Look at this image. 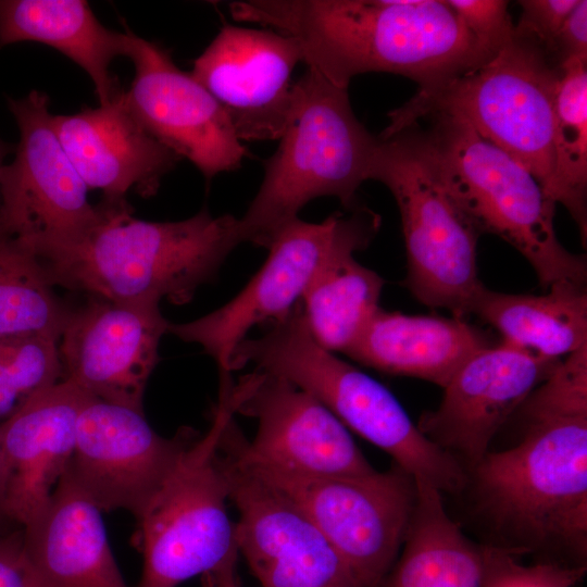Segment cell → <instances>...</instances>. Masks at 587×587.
<instances>
[{
    "label": "cell",
    "instance_id": "cell-1",
    "mask_svg": "<svg viewBox=\"0 0 587 587\" xmlns=\"http://www.w3.org/2000/svg\"><path fill=\"white\" fill-rule=\"evenodd\" d=\"M513 416L520 439L467 473L494 545L586 566L587 346L565 357Z\"/></svg>",
    "mask_w": 587,
    "mask_h": 587
},
{
    "label": "cell",
    "instance_id": "cell-2",
    "mask_svg": "<svg viewBox=\"0 0 587 587\" xmlns=\"http://www.w3.org/2000/svg\"><path fill=\"white\" fill-rule=\"evenodd\" d=\"M229 10L295 38L308 67L346 89L357 75L385 72L429 91L494 54L446 0H247Z\"/></svg>",
    "mask_w": 587,
    "mask_h": 587
},
{
    "label": "cell",
    "instance_id": "cell-3",
    "mask_svg": "<svg viewBox=\"0 0 587 587\" xmlns=\"http://www.w3.org/2000/svg\"><path fill=\"white\" fill-rule=\"evenodd\" d=\"M97 220L66 240L32 250L52 286L114 302H189L241 243L239 218L207 209L176 222L135 217L126 199H104Z\"/></svg>",
    "mask_w": 587,
    "mask_h": 587
},
{
    "label": "cell",
    "instance_id": "cell-4",
    "mask_svg": "<svg viewBox=\"0 0 587 587\" xmlns=\"http://www.w3.org/2000/svg\"><path fill=\"white\" fill-rule=\"evenodd\" d=\"M280 376L312 395L348 429L375 445L415 479L441 494L467 484L463 465L419 429L380 383L323 348L310 333L301 301L257 338L234 350L230 372L247 364Z\"/></svg>",
    "mask_w": 587,
    "mask_h": 587
},
{
    "label": "cell",
    "instance_id": "cell-5",
    "mask_svg": "<svg viewBox=\"0 0 587 587\" xmlns=\"http://www.w3.org/2000/svg\"><path fill=\"white\" fill-rule=\"evenodd\" d=\"M279 140L255 197L239 218L242 242L267 248L316 198L335 197L346 209H354L378 141L354 115L348 89L309 67L294 84L291 112Z\"/></svg>",
    "mask_w": 587,
    "mask_h": 587
},
{
    "label": "cell",
    "instance_id": "cell-6",
    "mask_svg": "<svg viewBox=\"0 0 587 587\" xmlns=\"http://www.w3.org/2000/svg\"><path fill=\"white\" fill-rule=\"evenodd\" d=\"M420 121L427 122V127L416 124L441 183L476 232L515 248L544 289L560 284L586 287V257L559 241L555 203L536 178L461 118L434 113Z\"/></svg>",
    "mask_w": 587,
    "mask_h": 587
},
{
    "label": "cell",
    "instance_id": "cell-7",
    "mask_svg": "<svg viewBox=\"0 0 587 587\" xmlns=\"http://www.w3.org/2000/svg\"><path fill=\"white\" fill-rule=\"evenodd\" d=\"M220 376L209 430L187 449L137 519L135 541L143 558L138 587H176L197 575L205 587H240L236 524L227 513L228 489L216 451L242 395L230 374Z\"/></svg>",
    "mask_w": 587,
    "mask_h": 587
},
{
    "label": "cell",
    "instance_id": "cell-8",
    "mask_svg": "<svg viewBox=\"0 0 587 587\" xmlns=\"http://www.w3.org/2000/svg\"><path fill=\"white\" fill-rule=\"evenodd\" d=\"M561 75L562 66L539 42L514 29L513 37L479 65L433 90L416 91L391 111L379 136L434 113L461 118L521 163L546 193L552 176L553 108Z\"/></svg>",
    "mask_w": 587,
    "mask_h": 587
},
{
    "label": "cell",
    "instance_id": "cell-9",
    "mask_svg": "<svg viewBox=\"0 0 587 587\" xmlns=\"http://www.w3.org/2000/svg\"><path fill=\"white\" fill-rule=\"evenodd\" d=\"M377 139L369 179L383 183L399 209L404 284L421 303L463 319L486 287L477 271L479 234L441 183L419 124Z\"/></svg>",
    "mask_w": 587,
    "mask_h": 587
},
{
    "label": "cell",
    "instance_id": "cell-10",
    "mask_svg": "<svg viewBox=\"0 0 587 587\" xmlns=\"http://www.w3.org/2000/svg\"><path fill=\"white\" fill-rule=\"evenodd\" d=\"M378 227L379 216L359 207L319 223L297 217L273 237L265 262L238 295L202 317L170 323L167 333L200 345L220 373H232V354L252 327L286 316L328 261L346 249L366 248Z\"/></svg>",
    "mask_w": 587,
    "mask_h": 587
},
{
    "label": "cell",
    "instance_id": "cell-11",
    "mask_svg": "<svg viewBox=\"0 0 587 587\" xmlns=\"http://www.w3.org/2000/svg\"><path fill=\"white\" fill-rule=\"evenodd\" d=\"M228 436L243 464L295 503L347 564L359 587H380L403 546L416 501V482L394 464L358 477H317L247 462L235 426Z\"/></svg>",
    "mask_w": 587,
    "mask_h": 587
},
{
    "label": "cell",
    "instance_id": "cell-12",
    "mask_svg": "<svg viewBox=\"0 0 587 587\" xmlns=\"http://www.w3.org/2000/svg\"><path fill=\"white\" fill-rule=\"evenodd\" d=\"M20 130L0 178V226L30 250L72 238L98 217L88 187L63 149L47 93L8 99Z\"/></svg>",
    "mask_w": 587,
    "mask_h": 587
},
{
    "label": "cell",
    "instance_id": "cell-13",
    "mask_svg": "<svg viewBox=\"0 0 587 587\" xmlns=\"http://www.w3.org/2000/svg\"><path fill=\"white\" fill-rule=\"evenodd\" d=\"M217 463L238 511L236 539L262 587H359L336 549L289 499L253 474L225 426Z\"/></svg>",
    "mask_w": 587,
    "mask_h": 587
},
{
    "label": "cell",
    "instance_id": "cell-14",
    "mask_svg": "<svg viewBox=\"0 0 587 587\" xmlns=\"http://www.w3.org/2000/svg\"><path fill=\"white\" fill-rule=\"evenodd\" d=\"M199 437L188 426L162 437L143 412L91 397L64 475L100 511L126 510L137 520Z\"/></svg>",
    "mask_w": 587,
    "mask_h": 587
},
{
    "label": "cell",
    "instance_id": "cell-15",
    "mask_svg": "<svg viewBox=\"0 0 587 587\" xmlns=\"http://www.w3.org/2000/svg\"><path fill=\"white\" fill-rule=\"evenodd\" d=\"M238 383L242 397L237 413L258 423L251 441L236 427L237 448L247 462L317 477H358L377 471L348 428L309 392L260 370Z\"/></svg>",
    "mask_w": 587,
    "mask_h": 587
},
{
    "label": "cell",
    "instance_id": "cell-16",
    "mask_svg": "<svg viewBox=\"0 0 587 587\" xmlns=\"http://www.w3.org/2000/svg\"><path fill=\"white\" fill-rule=\"evenodd\" d=\"M126 36L135 73L124 97L140 125L209 180L239 168L247 150L212 95L176 66L168 50L130 30Z\"/></svg>",
    "mask_w": 587,
    "mask_h": 587
},
{
    "label": "cell",
    "instance_id": "cell-17",
    "mask_svg": "<svg viewBox=\"0 0 587 587\" xmlns=\"http://www.w3.org/2000/svg\"><path fill=\"white\" fill-rule=\"evenodd\" d=\"M168 325L159 301L90 296L72 311L59 341L64 377L93 398L143 412L145 389Z\"/></svg>",
    "mask_w": 587,
    "mask_h": 587
},
{
    "label": "cell",
    "instance_id": "cell-18",
    "mask_svg": "<svg viewBox=\"0 0 587 587\" xmlns=\"http://www.w3.org/2000/svg\"><path fill=\"white\" fill-rule=\"evenodd\" d=\"M562 360L501 341L473 354L442 388L435 410L417 422L421 433L469 473L498 432Z\"/></svg>",
    "mask_w": 587,
    "mask_h": 587
},
{
    "label": "cell",
    "instance_id": "cell-19",
    "mask_svg": "<svg viewBox=\"0 0 587 587\" xmlns=\"http://www.w3.org/2000/svg\"><path fill=\"white\" fill-rule=\"evenodd\" d=\"M300 43L272 29L225 25L191 75L227 114L240 141L279 139L289 121Z\"/></svg>",
    "mask_w": 587,
    "mask_h": 587
},
{
    "label": "cell",
    "instance_id": "cell-20",
    "mask_svg": "<svg viewBox=\"0 0 587 587\" xmlns=\"http://www.w3.org/2000/svg\"><path fill=\"white\" fill-rule=\"evenodd\" d=\"M90 398L64 377L28 396L0 424L10 521L23 526L48 502L66 472L78 416Z\"/></svg>",
    "mask_w": 587,
    "mask_h": 587
},
{
    "label": "cell",
    "instance_id": "cell-21",
    "mask_svg": "<svg viewBox=\"0 0 587 587\" xmlns=\"http://www.w3.org/2000/svg\"><path fill=\"white\" fill-rule=\"evenodd\" d=\"M52 123L88 189L101 190L104 199H124L130 189L142 197L155 195L182 160L140 125L124 91L97 108L52 115Z\"/></svg>",
    "mask_w": 587,
    "mask_h": 587
},
{
    "label": "cell",
    "instance_id": "cell-22",
    "mask_svg": "<svg viewBox=\"0 0 587 587\" xmlns=\"http://www.w3.org/2000/svg\"><path fill=\"white\" fill-rule=\"evenodd\" d=\"M22 533L33 587H128L101 511L65 475Z\"/></svg>",
    "mask_w": 587,
    "mask_h": 587
},
{
    "label": "cell",
    "instance_id": "cell-23",
    "mask_svg": "<svg viewBox=\"0 0 587 587\" xmlns=\"http://www.w3.org/2000/svg\"><path fill=\"white\" fill-rule=\"evenodd\" d=\"M489 345L485 334L461 317L408 315L379 308L346 354L379 372L444 388L473 354Z\"/></svg>",
    "mask_w": 587,
    "mask_h": 587
},
{
    "label": "cell",
    "instance_id": "cell-24",
    "mask_svg": "<svg viewBox=\"0 0 587 587\" xmlns=\"http://www.w3.org/2000/svg\"><path fill=\"white\" fill-rule=\"evenodd\" d=\"M35 41L63 53L90 77L100 104L123 90L110 66L126 55V32L103 26L84 0H0V49Z\"/></svg>",
    "mask_w": 587,
    "mask_h": 587
},
{
    "label": "cell",
    "instance_id": "cell-25",
    "mask_svg": "<svg viewBox=\"0 0 587 587\" xmlns=\"http://www.w3.org/2000/svg\"><path fill=\"white\" fill-rule=\"evenodd\" d=\"M416 501L401 551L380 587H482L483 545L461 530L442 495L415 479Z\"/></svg>",
    "mask_w": 587,
    "mask_h": 587
},
{
    "label": "cell",
    "instance_id": "cell-26",
    "mask_svg": "<svg viewBox=\"0 0 587 587\" xmlns=\"http://www.w3.org/2000/svg\"><path fill=\"white\" fill-rule=\"evenodd\" d=\"M502 341L561 360L587 346L586 287L553 285L542 295L508 294L485 287L473 312Z\"/></svg>",
    "mask_w": 587,
    "mask_h": 587
},
{
    "label": "cell",
    "instance_id": "cell-27",
    "mask_svg": "<svg viewBox=\"0 0 587 587\" xmlns=\"http://www.w3.org/2000/svg\"><path fill=\"white\" fill-rule=\"evenodd\" d=\"M357 251L346 249L328 261L301 299L310 333L334 353H346L380 308L384 279L355 260Z\"/></svg>",
    "mask_w": 587,
    "mask_h": 587
},
{
    "label": "cell",
    "instance_id": "cell-28",
    "mask_svg": "<svg viewBox=\"0 0 587 587\" xmlns=\"http://www.w3.org/2000/svg\"><path fill=\"white\" fill-rule=\"evenodd\" d=\"M552 176L546 191L575 221L587 239V62L562 65L552 125Z\"/></svg>",
    "mask_w": 587,
    "mask_h": 587
},
{
    "label": "cell",
    "instance_id": "cell-29",
    "mask_svg": "<svg viewBox=\"0 0 587 587\" xmlns=\"http://www.w3.org/2000/svg\"><path fill=\"white\" fill-rule=\"evenodd\" d=\"M72 311L55 295L36 254L0 226V338L60 341Z\"/></svg>",
    "mask_w": 587,
    "mask_h": 587
},
{
    "label": "cell",
    "instance_id": "cell-30",
    "mask_svg": "<svg viewBox=\"0 0 587 587\" xmlns=\"http://www.w3.org/2000/svg\"><path fill=\"white\" fill-rule=\"evenodd\" d=\"M64 378L59 340L45 336L0 338V419L35 391Z\"/></svg>",
    "mask_w": 587,
    "mask_h": 587
},
{
    "label": "cell",
    "instance_id": "cell-31",
    "mask_svg": "<svg viewBox=\"0 0 587 587\" xmlns=\"http://www.w3.org/2000/svg\"><path fill=\"white\" fill-rule=\"evenodd\" d=\"M483 555L482 587H575L587 570L548 560L525 564L517 552L488 544Z\"/></svg>",
    "mask_w": 587,
    "mask_h": 587
},
{
    "label": "cell",
    "instance_id": "cell-32",
    "mask_svg": "<svg viewBox=\"0 0 587 587\" xmlns=\"http://www.w3.org/2000/svg\"><path fill=\"white\" fill-rule=\"evenodd\" d=\"M465 28L495 53L514 35V24L503 0H446Z\"/></svg>",
    "mask_w": 587,
    "mask_h": 587
},
{
    "label": "cell",
    "instance_id": "cell-33",
    "mask_svg": "<svg viewBox=\"0 0 587 587\" xmlns=\"http://www.w3.org/2000/svg\"><path fill=\"white\" fill-rule=\"evenodd\" d=\"M578 0H522L521 14L514 29L539 42L552 57L553 40ZM553 58V57H552Z\"/></svg>",
    "mask_w": 587,
    "mask_h": 587
},
{
    "label": "cell",
    "instance_id": "cell-34",
    "mask_svg": "<svg viewBox=\"0 0 587 587\" xmlns=\"http://www.w3.org/2000/svg\"><path fill=\"white\" fill-rule=\"evenodd\" d=\"M551 54L561 66L572 60L587 62L586 0H578L565 18L553 40Z\"/></svg>",
    "mask_w": 587,
    "mask_h": 587
},
{
    "label": "cell",
    "instance_id": "cell-35",
    "mask_svg": "<svg viewBox=\"0 0 587 587\" xmlns=\"http://www.w3.org/2000/svg\"><path fill=\"white\" fill-rule=\"evenodd\" d=\"M22 538V530L0 535V587H33Z\"/></svg>",
    "mask_w": 587,
    "mask_h": 587
},
{
    "label": "cell",
    "instance_id": "cell-36",
    "mask_svg": "<svg viewBox=\"0 0 587 587\" xmlns=\"http://www.w3.org/2000/svg\"><path fill=\"white\" fill-rule=\"evenodd\" d=\"M8 478H9L8 469H7L4 455L0 446V520L1 519L9 520V517L5 514Z\"/></svg>",
    "mask_w": 587,
    "mask_h": 587
},
{
    "label": "cell",
    "instance_id": "cell-37",
    "mask_svg": "<svg viewBox=\"0 0 587 587\" xmlns=\"http://www.w3.org/2000/svg\"><path fill=\"white\" fill-rule=\"evenodd\" d=\"M10 150L11 148L7 143L0 140V178H1L2 167L4 165L3 161L5 157L9 154Z\"/></svg>",
    "mask_w": 587,
    "mask_h": 587
}]
</instances>
